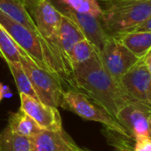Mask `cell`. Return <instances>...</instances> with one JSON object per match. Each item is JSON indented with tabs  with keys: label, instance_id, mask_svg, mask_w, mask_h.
Wrapping results in <instances>:
<instances>
[{
	"label": "cell",
	"instance_id": "1",
	"mask_svg": "<svg viewBox=\"0 0 151 151\" xmlns=\"http://www.w3.org/2000/svg\"><path fill=\"white\" fill-rule=\"evenodd\" d=\"M74 81L77 91L93 100L115 118L124 105L132 101L103 67L99 52L74 69Z\"/></svg>",
	"mask_w": 151,
	"mask_h": 151
},
{
	"label": "cell",
	"instance_id": "2",
	"mask_svg": "<svg viewBox=\"0 0 151 151\" xmlns=\"http://www.w3.org/2000/svg\"><path fill=\"white\" fill-rule=\"evenodd\" d=\"M0 25L5 29L15 45L22 49L37 67L53 74L61 82L65 90H71L64 72L38 32L29 29L1 10Z\"/></svg>",
	"mask_w": 151,
	"mask_h": 151
},
{
	"label": "cell",
	"instance_id": "3",
	"mask_svg": "<svg viewBox=\"0 0 151 151\" xmlns=\"http://www.w3.org/2000/svg\"><path fill=\"white\" fill-rule=\"evenodd\" d=\"M22 3L64 72L72 90H77L74 78L66 68L60 48L59 32L62 14L55 8L50 0H22Z\"/></svg>",
	"mask_w": 151,
	"mask_h": 151
},
{
	"label": "cell",
	"instance_id": "4",
	"mask_svg": "<svg viewBox=\"0 0 151 151\" xmlns=\"http://www.w3.org/2000/svg\"><path fill=\"white\" fill-rule=\"evenodd\" d=\"M101 6L103 27L116 37L132 31L151 16V0H110Z\"/></svg>",
	"mask_w": 151,
	"mask_h": 151
},
{
	"label": "cell",
	"instance_id": "5",
	"mask_svg": "<svg viewBox=\"0 0 151 151\" xmlns=\"http://www.w3.org/2000/svg\"><path fill=\"white\" fill-rule=\"evenodd\" d=\"M17 49L20 53V63L32 84L38 101L52 107H60L65 92L61 82L53 74L37 67L22 49Z\"/></svg>",
	"mask_w": 151,
	"mask_h": 151
},
{
	"label": "cell",
	"instance_id": "6",
	"mask_svg": "<svg viewBox=\"0 0 151 151\" xmlns=\"http://www.w3.org/2000/svg\"><path fill=\"white\" fill-rule=\"evenodd\" d=\"M60 108L77 114L85 120L101 123L105 128L131 139L124 128L115 117H113L101 105L79 91H65Z\"/></svg>",
	"mask_w": 151,
	"mask_h": 151
},
{
	"label": "cell",
	"instance_id": "7",
	"mask_svg": "<svg viewBox=\"0 0 151 151\" xmlns=\"http://www.w3.org/2000/svg\"><path fill=\"white\" fill-rule=\"evenodd\" d=\"M99 56L103 67L118 82L123 76L139 60L117 37L112 36L109 37L99 52Z\"/></svg>",
	"mask_w": 151,
	"mask_h": 151
},
{
	"label": "cell",
	"instance_id": "8",
	"mask_svg": "<svg viewBox=\"0 0 151 151\" xmlns=\"http://www.w3.org/2000/svg\"><path fill=\"white\" fill-rule=\"evenodd\" d=\"M127 96L151 108V74L148 72L144 58L127 71L119 80Z\"/></svg>",
	"mask_w": 151,
	"mask_h": 151
},
{
	"label": "cell",
	"instance_id": "9",
	"mask_svg": "<svg viewBox=\"0 0 151 151\" xmlns=\"http://www.w3.org/2000/svg\"><path fill=\"white\" fill-rule=\"evenodd\" d=\"M52 4L62 15L68 17L80 29L86 38L95 47L98 52L102 49L110 36L105 30L101 17H96L86 14H80L59 4Z\"/></svg>",
	"mask_w": 151,
	"mask_h": 151
},
{
	"label": "cell",
	"instance_id": "10",
	"mask_svg": "<svg viewBox=\"0 0 151 151\" xmlns=\"http://www.w3.org/2000/svg\"><path fill=\"white\" fill-rule=\"evenodd\" d=\"M150 115V107L132 101L118 111L116 119L124 128L129 137L134 140L141 136H148V118Z\"/></svg>",
	"mask_w": 151,
	"mask_h": 151
},
{
	"label": "cell",
	"instance_id": "11",
	"mask_svg": "<svg viewBox=\"0 0 151 151\" xmlns=\"http://www.w3.org/2000/svg\"><path fill=\"white\" fill-rule=\"evenodd\" d=\"M21 109L27 113L43 130L61 132L62 120L58 108L46 105L24 93H20Z\"/></svg>",
	"mask_w": 151,
	"mask_h": 151
},
{
	"label": "cell",
	"instance_id": "12",
	"mask_svg": "<svg viewBox=\"0 0 151 151\" xmlns=\"http://www.w3.org/2000/svg\"><path fill=\"white\" fill-rule=\"evenodd\" d=\"M86 37L80 29L68 17L62 15L59 32V42L61 54L67 69L74 78V72L70 63V55L73 47L78 42L85 39Z\"/></svg>",
	"mask_w": 151,
	"mask_h": 151
},
{
	"label": "cell",
	"instance_id": "13",
	"mask_svg": "<svg viewBox=\"0 0 151 151\" xmlns=\"http://www.w3.org/2000/svg\"><path fill=\"white\" fill-rule=\"evenodd\" d=\"M68 133L43 130L32 139V151H68Z\"/></svg>",
	"mask_w": 151,
	"mask_h": 151
},
{
	"label": "cell",
	"instance_id": "14",
	"mask_svg": "<svg viewBox=\"0 0 151 151\" xmlns=\"http://www.w3.org/2000/svg\"><path fill=\"white\" fill-rule=\"evenodd\" d=\"M120 42L139 59L145 58L151 52V32L131 31L117 37Z\"/></svg>",
	"mask_w": 151,
	"mask_h": 151
},
{
	"label": "cell",
	"instance_id": "15",
	"mask_svg": "<svg viewBox=\"0 0 151 151\" xmlns=\"http://www.w3.org/2000/svg\"><path fill=\"white\" fill-rule=\"evenodd\" d=\"M7 126L14 133L29 139H33L43 131V129L21 109L17 112L10 114Z\"/></svg>",
	"mask_w": 151,
	"mask_h": 151
},
{
	"label": "cell",
	"instance_id": "16",
	"mask_svg": "<svg viewBox=\"0 0 151 151\" xmlns=\"http://www.w3.org/2000/svg\"><path fill=\"white\" fill-rule=\"evenodd\" d=\"M1 151H32V139L18 135L6 126L0 133Z\"/></svg>",
	"mask_w": 151,
	"mask_h": 151
},
{
	"label": "cell",
	"instance_id": "17",
	"mask_svg": "<svg viewBox=\"0 0 151 151\" xmlns=\"http://www.w3.org/2000/svg\"><path fill=\"white\" fill-rule=\"evenodd\" d=\"M0 10L29 29L38 32L37 27L25 11L22 0H0Z\"/></svg>",
	"mask_w": 151,
	"mask_h": 151
},
{
	"label": "cell",
	"instance_id": "18",
	"mask_svg": "<svg viewBox=\"0 0 151 151\" xmlns=\"http://www.w3.org/2000/svg\"><path fill=\"white\" fill-rule=\"evenodd\" d=\"M51 3L59 4L80 14L101 17L102 9L98 0H50Z\"/></svg>",
	"mask_w": 151,
	"mask_h": 151
},
{
	"label": "cell",
	"instance_id": "19",
	"mask_svg": "<svg viewBox=\"0 0 151 151\" xmlns=\"http://www.w3.org/2000/svg\"><path fill=\"white\" fill-rule=\"evenodd\" d=\"M8 68L11 71V74L14 77V82L16 84V86L18 88V91L20 93H24L26 95H29L34 99H37V96L34 91V88L32 86V84L27 76L25 70L23 69L21 63H13V62H7Z\"/></svg>",
	"mask_w": 151,
	"mask_h": 151
},
{
	"label": "cell",
	"instance_id": "20",
	"mask_svg": "<svg viewBox=\"0 0 151 151\" xmlns=\"http://www.w3.org/2000/svg\"><path fill=\"white\" fill-rule=\"evenodd\" d=\"M97 52L95 47L86 38L78 42L73 47L70 55V63L73 72L76 68L91 60Z\"/></svg>",
	"mask_w": 151,
	"mask_h": 151
},
{
	"label": "cell",
	"instance_id": "21",
	"mask_svg": "<svg viewBox=\"0 0 151 151\" xmlns=\"http://www.w3.org/2000/svg\"><path fill=\"white\" fill-rule=\"evenodd\" d=\"M0 58L6 63H20L19 51L5 29L0 25Z\"/></svg>",
	"mask_w": 151,
	"mask_h": 151
},
{
	"label": "cell",
	"instance_id": "22",
	"mask_svg": "<svg viewBox=\"0 0 151 151\" xmlns=\"http://www.w3.org/2000/svg\"><path fill=\"white\" fill-rule=\"evenodd\" d=\"M102 133L105 136L107 142L111 147H113L112 151H133L132 139L113 131H110L107 128L102 130Z\"/></svg>",
	"mask_w": 151,
	"mask_h": 151
},
{
	"label": "cell",
	"instance_id": "23",
	"mask_svg": "<svg viewBox=\"0 0 151 151\" xmlns=\"http://www.w3.org/2000/svg\"><path fill=\"white\" fill-rule=\"evenodd\" d=\"M133 151H151V138L149 136H141L133 140Z\"/></svg>",
	"mask_w": 151,
	"mask_h": 151
},
{
	"label": "cell",
	"instance_id": "24",
	"mask_svg": "<svg viewBox=\"0 0 151 151\" xmlns=\"http://www.w3.org/2000/svg\"><path fill=\"white\" fill-rule=\"evenodd\" d=\"M68 151H92V150L79 147L69 135H68Z\"/></svg>",
	"mask_w": 151,
	"mask_h": 151
},
{
	"label": "cell",
	"instance_id": "25",
	"mask_svg": "<svg viewBox=\"0 0 151 151\" xmlns=\"http://www.w3.org/2000/svg\"><path fill=\"white\" fill-rule=\"evenodd\" d=\"M132 31H149L151 32V16L148 17L145 22L136 27Z\"/></svg>",
	"mask_w": 151,
	"mask_h": 151
},
{
	"label": "cell",
	"instance_id": "26",
	"mask_svg": "<svg viewBox=\"0 0 151 151\" xmlns=\"http://www.w3.org/2000/svg\"><path fill=\"white\" fill-rule=\"evenodd\" d=\"M12 92L7 86H4L2 83H0V102L3 101L4 98L11 97Z\"/></svg>",
	"mask_w": 151,
	"mask_h": 151
},
{
	"label": "cell",
	"instance_id": "27",
	"mask_svg": "<svg viewBox=\"0 0 151 151\" xmlns=\"http://www.w3.org/2000/svg\"><path fill=\"white\" fill-rule=\"evenodd\" d=\"M144 62H145V65H146L148 72L151 74V52L144 58Z\"/></svg>",
	"mask_w": 151,
	"mask_h": 151
},
{
	"label": "cell",
	"instance_id": "28",
	"mask_svg": "<svg viewBox=\"0 0 151 151\" xmlns=\"http://www.w3.org/2000/svg\"><path fill=\"white\" fill-rule=\"evenodd\" d=\"M148 136L151 138V115L148 118Z\"/></svg>",
	"mask_w": 151,
	"mask_h": 151
},
{
	"label": "cell",
	"instance_id": "29",
	"mask_svg": "<svg viewBox=\"0 0 151 151\" xmlns=\"http://www.w3.org/2000/svg\"><path fill=\"white\" fill-rule=\"evenodd\" d=\"M109 1H110V0H98V2L100 3H101V4H104V3H107V2H109Z\"/></svg>",
	"mask_w": 151,
	"mask_h": 151
},
{
	"label": "cell",
	"instance_id": "30",
	"mask_svg": "<svg viewBox=\"0 0 151 151\" xmlns=\"http://www.w3.org/2000/svg\"><path fill=\"white\" fill-rule=\"evenodd\" d=\"M0 151H1V148H0Z\"/></svg>",
	"mask_w": 151,
	"mask_h": 151
}]
</instances>
